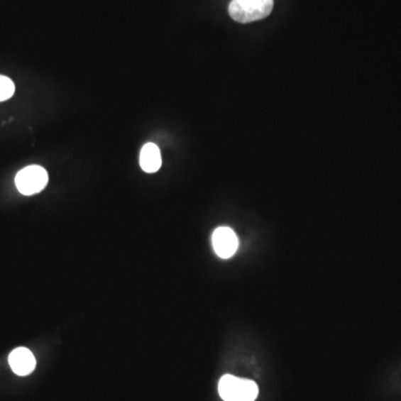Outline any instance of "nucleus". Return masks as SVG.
Listing matches in <instances>:
<instances>
[{
    "instance_id": "nucleus-5",
    "label": "nucleus",
    "mask_w": 401,
    "mask_h": 401,
    "mask_svg": "<svg viewBox=\"0 0 401 401\" xmlns=\"http://www.w3.org/2000/svg\"><path fill=\"white\" fill-rule=\"evenodd\" d=\"M8 361L13 373L18 375H31L36 368V359L33 352L27 348L21 347L13 350Z\"/></svg>"
},
{
    "instance_id": "nucleus-6",
    "label": "nucleus",
    "mask_w": 401,
    "mask_h": 401,
    "mask_svg": "<svg viewBox=\"0 0 401 401\" xmlns=\"http://www.w3.org/2000/svg\"><path fill=\"white\" fill-rule=\"evenodd\" d=\"M140 165L146 173H155L162 166V156L158 145L148 143L141 150Z\"/></svg>"
},
{
    "instance_id": "nucleus-4",
    "label": "nucleus",
    "mask_w": 401,
    "mask_h": 401,
    "mask_svg": "<svg viewBox=\"0 0 401 401\" xmlns=\"http://www.w3.org/2000/svg\"><path fill=\"white\" fill-rule=\"evenodd\" d=\"M213 248L222 259H229L238 250V241L234 231L230 228L216 229L212 236Z\"/></svg>"
},
{
    "instance_id": "nucleus-7",
    "label": "nucleus",
    "mask_w": 401,
    "mask_h": 401,
    "mask_svg": "<svg viewBox=\"0 0 401 401\" xmlns=\"http://www.w3.org/2000/svg\"><path fill=\"white\" fill-rule=\"evenodd\" d=\"M15 94V84L11 78L0 75V101H7Z\"/></svg>"
},
{
    "instance_id": "nucleus-3",
    "label": "nucleus",
    "mask_w": 401,
    "mask_h": 401,
    "mask_svg": "<svg viewBox=\"0 0 401 401\" xmlns=\"http://www.w3.org/2000/svg\"><path fill=\"white\" fill-rule=\"evenodd\" d=\"M15 183L21 194H37L46 187L48 183V174L42 166H27L17 173Z\"/></svg>"
},
{
    "instance_id": "nucleus-1",
    "label": "nucleus",
    "mask_w": 401,
    "mask_h": 401,
    "mask_svg": "<svg viewBox=\"0 0 401 401\" xmlns=\"http://www.w3.org/2000/svg\"><path fill=\"white\" fill-rule=\"evenodd\" d=\"M273 9V0H232L229 13L241 23H252L265 18Z\"/></svg>"
},
{
    "instance_id": "nucleus-2",
    "label": "nucleus",
    "mask_w": 401,
    "mask_h": 401,
    "mask_svg": "<svg viewBox=\"0 0 401 401\" xmlns=\"http://www.w3.org/2000/svg\"><path fill=\"white\" fill-rule=\"evenodd\" d=\"M219 394L224 401H254L259 388L254 381L226 375L219 383Z\"/></svg>"
}]
</instances>
